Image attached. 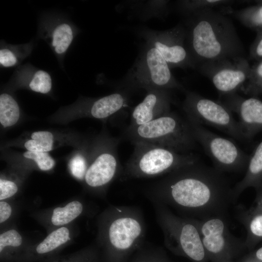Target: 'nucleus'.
Here are the masks:
<instances>
[{"mask_svg": "<svg viewBox=\"0 0 262 262\" xmlns=\"http://www.w3.org/2000/svg\"><path fill=\"white\" fill-rule=\"evenodd\" d=\"M29 87L33 91L47 94L52 87V80L46 71L38 70L33 74L29 82Z\"/></svg>", "mask_w": 262, "mask_h": 262, "instance_id": "27", "label": "nucleus"}, {"mask_svg": "<svg viewBox=\"0 0 262 262\" xmlns=\"http://www.w3.org/2000/svg\"><path fill=\"white\" fill-rule=\"evenodd\" d=\"M121 86L125 89L184 90L172 74L170 68L160 52L146 43L134 64Z\"/></svg>", "mask_w": 262, "mask_h": 262, "instance_id": "7", "label": "nucleus"}, {"mask_svg": "<svg viewBox=\"0 0 262 262\" xmlns=\"http://www.w3.org/2000/svg\"><path fill=\"white\" fill-rule=\"evenodd\" d=\"M129 262H171L164 251L143 245L131 257Z\"/></svg>", "mask_w": 262, "mask_h": 262, "instance_id": "24", "label": "nucleus"}, {"mask_svg": "<svg viewBox=\"0 0 262 262\" xmlns=\"http://www.w3.org/2000/svg\"><path fill=\"white\" fill-rule=\"evenodd\" d=\"M121 138H106L101 141V147L88 167L84 180L90 187L97 188L111 182L116 176L120 177L123 168L117 152Z\"/></svg>", "mask_w": 262, "mask_h": 262, "instance_id": "13", "label": "nucleus"}, {"mask_svg": "<svg viewBox=\"0 0 262 262\" xmlns=\"http://www.w3.org/2000/svg\"><path fill=\"white\" fill-rule=\"evenodd\" d=\"M121 138L133 144L149 143L181 153H188L196 142L188 120L171 111L147 123L128 126Z\"/></svg>", "mask_w": 262, "mask_h": 262, "instance_id": "3", "label": "nucleus"}, {"mask_svg": "<svg viewBox=\"0 0 262 262\" xmlns=\"http://www.w3.org/2000/svg\"><path fill=\"white\" fill-rule=\"evenodd\" d=\"M248 255L258 262H262V246Z\"/></svg>", "mask_w": 262, "mask_h": 262, "instance_id": "35", "label": "nucleus"}, {"mask_svg": "<svg viewBox=\"0 0 262 262\" xmlns=\"http://www.w3.org/2000/svg\"><path fill=\"white\" fill-rule=\"evenodd\" d=\"M186 45L196 65L242 56L240 40L231 20L213 8L187 16Z\"/></svg>", "mask_w": 262, "mask_h": 262, "instance_id": "2", "label": "nucleus"}, {"mask_svg": "<svg viewBox=\"0 0 262 262\" xmlns=\"http://www.w3.org/2000/svg\"><path fill=\"white\" fill-rule=\"evenodd\" d=\"M17 62L16 55L11 50L4 48L0 50V64L3 67H9L15 66Z\"/></svg>", "mask_w": 262, "mask_h": 262, "instance_id": "33", "label": "nucleus"}, {"mask_svg": "<svg viewBox=\"0 0 262 262\" xmlns=\"http://www.w3.org/2000/svg\"><path fill=\"white\" fill-rule=\"evenodd\" d=\"M20 110L15 99L9 94L0 96V122L4 127L15 124L19 119Z\"/></svg>", "mask_w": 262, "mask_h": 262, "instance_id": "19", "label": "nucleus"}, {"mask_svg": "<svg viewBox=\"0 0 262 262\" xmlns=\"http://www.w3.org/2000/svg\"><path fill=\"white\" fill-rule=\"evenodd\" d=\"M24 157L34 161L40 169L47 171L55 164L53 159L46 152L27 151L23 153Z\"/></svg>", "mask_w": 262, "mask_h": 262, "instance_id": "29", "label": "nucleus"}, {"mask_svg": "<svg viewBox=\"0 0 262 262\" xmlns=\"http://www.w3.org/2000/svg\"><path fill=\"white\" fill-rule=\"evenodd\" d=\"M147 195L152 201L170 207L182 216L198 219L226 217L233 203L232 188L222 172L197 162L168 174L152 185Z\"/></svg>", "mask_w": 262, "mask_h": 262, "instance_id": "1", "label": "nucleus"}, {"mask_svg": "<svg viewBox=\"0 0 262 262\" xmlns=\"http://www.w3.org/2000/svg\"><path fill=\"white\" fill-rule=\"evenodd\" d=\"M107 229L113 262H128L143 245L146 225L141 211L133 206L114 207Z\"/></svg>", "mask_w": 262, "mask_h": 262, "instance_id": "6", "label": "nucleus"}, {"mask_svg": "<svg viewBox=\"0 0 262 262\" xmlns=\"http://www.w3.org/2000/svg\"><path fill=\"white\" fill-rule=\"evenodd\" d=\"M140 34L146 43L160 52L170 68L196 67L186 45L183 26L178 25L162 31L144 29Z\"/></svg>", "mask_w": 262, "mask_h": 262, "instance_id": "11", "label": "nucleus"}, {"mask_svg": "<svg viewBox=\"0 0 262 262\" xmlns=\"http://www.w3.org/2000/svg\"><path fill=\"white\" fill-rule=\"evenodd\" d=\"M133 145V151L120 176L121 180L168 174L197 162V158L192 153H179L149 143H137Z\"/></svg>", "mask_w": 262, "mask_h": 262, "instance_id": "5", "label": "nucleus"}, {"mask_svg": "<svg viewBox=\"0 0 262 262\" xmlns=\"http://www.w3.org/2000/svg\"><path fill=\"white\" fill-rule=\"evenodd\" d=\"M171 90H150L142 102L133 109L128 126H139L170 112Z\"/></svg>", "mask_w": 262, "mask_h": 262, "instance_id": "15", "label": "nucleus"}, {"mask_svg": "<svg viewBox=\"0 0 262 262\" xmlns=\"http://www.w3.org/2000/svg\"><path fill=\"white\" fill-rule=\"evenodd\" d=\"M255 54L259 57H262V36L260 37L256 45Z\"/></svg>", "mask_w": 262, "mask_h": 262, "instance_id": "36", "label": "nucleus"}, {"mask_svg": "<svg viewBox=\"0 0 262 262\" xmlns=\"http://www.w3.org/2000/svg\"><path fill=\"white\" fill-rule=\"evenodd\" d=\"M199 71L207 77L221 94L236 93L248 79L250 70L243 56L226 57L198 65Z\"/></svg>", "mask_w": 262, "mask_h": 262, "instance_id": "12", "label": "nucleus"}, {"mask_svg": "<svg viewBox=\"0 0 262 262\" xmlns=\"http://www.w3.org/2000/svg\"><path fill=\"white\" fill-rule=\"evenodd\" d=\"M22 242V237L16 230H7L0 235V252H2L6 246H19Z\"/></svg>", "mask_w": 262, "mask_h": 262, "instance_id": "31", "label": "nucleus"}, {"mask_svg": "<svg viewBox=\"0 0 262 262\" xmlns=\"http://www.w3.org/2000/svg\"><path fill=\"white\" fill-rule=\"evenodd\" d=\"M229 2L228 0H182L179 2V6L180 10L188 16L200 10L213 8Z\"/></svg>", "mask_w": 262, "mask_h": 262, "instance_id": "26", "label": "nucleus"}, {"mask_svg": "<svg viewBox=\"0 0 262 262\" xmlns=\"http://www.w3.org/2000/svg\"><path fill=\"white\" fill-rule=\"evenodd\" d=\"M233 14L240 22L247 26L262 27V6L238 10L234 11Z\"/></svg>", "mask_w": 262, "mask_h": 262, "instance_id": "25", "label": "nucleus"}, {"mask_svg": "<svg viewBox=\"0 0 262 262\" xmlns=\"http://www.w3.org/2000/svg\"><path fill=\"white\" fill-rule=\"evenodd\" d=\"M256 198L248 209L239 208L236 217L245 227L246 248L251 249L262 240V188L256 191Z\"/></svg>", "mask_w": 262, "mask_h": 262, "instance_id": "16", "label": "nucleus"}, {"mask_svg": "<svg viewBox=\"0 0 262 262\" xmlns=\"http://www.w3.org/2000/svg\"><path fill=\"white\" fill-rule=\"evenodd\" d=\"M248 83L244 85L241 89L245 94H256L262 90V62L251 72L248 78Z\"/></svg>", "mask_w": 262, "mask_h": 262, "instance_id": "28", "label": "nucleus"}, {"mask_svg": "<svg viewBox=\"0 0 262 262\" xmlns=\"http://www.w3.org/2000/svg\"><path fill=\"white\" fill-rule=\"evenodd\" d=\"M69 168L72 174L76 178L82 180L84 178L87 167L85 157L82 154H77L70 161Z\"/></svg>", "mask_w": 262, "mask_h": 262, "instance_id": "30", "label": "nucleus"}, {"mask_svg": "<svg viewBox=\"0 0 262 262\" xmlns=\"http://www.w3.org/2000/svg\"><path fill=\"white\" fill-rule=\"evenodd\" d=\"M152 202L167 248L193 262H208L197 219L177 215L166 206Z\"/></svg>", "mask_w": 262, "mask_h": 262, "instance_id": "4", "label": "nucleus"}, {"mask_svg": "<svg viewBox=\"0 0 262 262\" xmlns=\"http://www.w3.org/2000/svg\"><path fill=\"white\" fill-rule=\"evenodd\" d=\"M196 141L199 142L221 172H237L247 167L250 156L233 141L213 133L201 125L190 121Z\"/></svg>", "mask_w": 262, "mask_h": 262, "instance_id": "10", "label": "nucleus"}, {"mask_svg": "<svg viewBox=\"0 0 262 262\" xmlns=\"http://www.w3.org/2000/svg\"><path fill=\"white\" fill-rule=\"evenodd\" d=\"M69 232L66 227H61L51 232L36 248L39 254L52 251L69 239Z\"/></svg>", "mask_w": 262, "mask_h": 262, "instance_id": "22", "label": "nucleus"}, {"mask_svg": "<svg viewBox=\"0 0 262 262\" xmlns=\"http://www.w3.org/2000/svg\"><path fill=\"white\" fill-rule=\"evenodd\" d=\"M128 101L126 93L124 91H118L91 102L88 107V113L94 118L106 119L127 107Z\"/></svg>", "mask_w": 262, "mask_h": 262, "instance_id": "18", "label": "nucleus"}, {"mask_svg": "<svg viewBox=\"0 0 262 262\" xmlns=\"http://www.w3.org/2000/svg\"><path fill=\"white\" fill-rule=\"evenodd\" d=\"M52 46L58 54L64 53L68 49L73 39L71 27L63 23L57 26L52 32Z\"/></svg>", "mask_w": 262, "mask_h": 262, "instance_id": "21", "label": "nucleus"}, {"mask_svg": "<svg viewBox=\"0 0 262 262\" xmlns=\"http://www.w3.org/2000/svg\"><path fill=\"white\" fill-rule=\"evenodd\" d=\"M197 219L202 241L211 262H238L246 248L244 241L230 231L224 216Z\"/></svg>", "mask_w": 262, "mask_h": 262, "instance_id": "8", "label": "nucleus"}, {"mask_svg": "<svg viewBox=\"0 0 262 262\" xmlns=\"http://www.w3.org/2000/svg\"><path fill=\"white\" fill-rule=\"evenodd\" d=\"M238 262H258L251 258L248 255H247L246 257H243L242 259H240Z\"/></svg>", "mask_w": 262, "mask_h": 262, "instance_id": "37", "label": "nucleus"}, {"mask_svg": "<svg viewBox=\"0 0 262 262\" xmlns=\"http://www.w3.org/2000/svg\"><path fill=\"white\" fill-rule=\"evenodd\" d=\"M182 108L190 121L212 126L239 140L246 139L238 122L223 103L187 92Z\"/></svg>", "mask_w": 262, "mask_h": 262, "instance_id": "9", "label": "nucleus"}, {"mask_svg": "<svg viewBox=\"0 0 262 262\" xmlns=\"http://www.w3.org/2000/svg\"><path fill=\"white\" fill-rule=\"evenodd\" d=\"M83 211L82 204L73 201L64 207H57L53 210L51 220L55 226L66 225L81 214Z\"/></svg>", "mask_w": 262, "mask_h": 262, "instance_id": "20", "label": "nucleus"}, {"mask_svg": "<svg viewBox=\"0 0 262 262\" xmlns=\"http://www.w3.org/2000/svg\"><path fill=\"white\" fill-rule=\"evenodd\" d=\"M223 103L239 117V124L246 139L262 130V101L255 98H244L236 93L225 95Z\"/></svg>", "mask_w": 262, "mask_h": 262, "instance_id": "14", "label": "nucleus"}, {"mask_svg": "<svg viewBox=\"0 0 262 262\" xmlns=\"http://www.w3.org/2000/svg\"><path fill=\"white\" fill-rule=\"evenodd\" d=\"M17 186L15 182L6 180L0 179V200L11 197L17 192Z\"/></svg>", "mask_w": 262, "mask_h": 262, "instance_id": "32", "label": "nucleus"}, {"mask_svg": "<svg viewBox=\"0 0 262 262\" xmlns=\"http://www.w3.org/2000/svg\"><path fill=\"white\" fill-rule=\"evenodd\" d=\"M249 187H253L256 191L262 188V141L249 157L244 177L232 188L233 204L240 194Z\"/></svg>", "mask_w": 262, "mask_h": 262, "instance_id": "17", "label": "nucleus"}, {"mask_svg": "<svg viewBox=\"0 0 262 262\" xmlns=\"http://www.w3.org/2000/svg\"><path fill=\"white\" fill-rule=\"evenodd\" d=\"M12 208L10 205L5 201L0 202V222L2 223L10 216Z\"/></svg>", "mask_w": 262, "mask_h": 262, "instance_id": "34", "label": "nucleus"}, {"mask_svg": "<svg viewBox=\"0 0 262 262\" xmlns=\"http://www.w3.org/2000/svg\"><path fill=\"white\" fill-rule=\"evenodd\" d=\"M53 144V134L49 131H41L33 132L24 146L29 151L48 152L52 150Z\"/></svg>", "mask_w": 262, "mask_h": 262, "instance_id": "23", "label": "nucleus"}]
</instances>
